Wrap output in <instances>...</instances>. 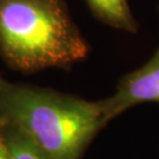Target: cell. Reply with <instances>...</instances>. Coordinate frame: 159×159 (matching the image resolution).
Returning <instances> with one entry per match:
<instances>
[{
    "label": "cell",
    "mask_w": 159,
    "mask_h": 159,
    "mask_svg": "<svg viewBox=\"0 0 159 159\" xmlns=\"http://www.w3.org/2000/svg\"><path fill=\"white\" fill-rule=\"evenodd\" d=\"M0 119L23 130L50 159H83L106 126L98 102L2 77Z\"/></svg>",
    "instance_id": "6da1fadb"
},
{
    "label": "cell",
    "mask_w": 159,
    "mask_h": 159,
    "mask_svg": "<svg viewBox=\"0 0 159 159\" xmlns=\"http://www.w3.org/2000/svg\"><path fill=\"white\" fill-rule=\"evenodd\" d=\"M87 53L60 0H0V57L12 70L33 73L71 67Z\"/></svg>",
    "instance_id": "7a4b0ae2"
},
{
    "label": "cell",
    "mask_w": 159,
    "mask_h": 159,
    "mask_svg": "<svg viewBox=\"0 0 159 159\" xmlns=\"http://www.w3.org/2000/svg\"><path fill=\"white\" fill-rule=\"evenodd\" d=\"M98 102L106 125L133 106L159 104V48L143 66L124 75L111 96Z\"/></svg>",
    "instance_id": "3957f363"
},
{
    "label": "cell",
    "mask_w": 159,
    "mask_h": 159,
    "mask_svg": "<svg viewBox=\"0 0 159 159\" xmlns=\"http://www.w3.org/2000/svg\"><path fill=\"white\" fill-rule=\"evenodd\" d=\"M91 11L102 23L126 32H136L137 24L127 0H86Z\"/></svg>",
    "instance_id": "277c9868"
},
{
    "label": "cell",
    "mask_w": 159,
    "mask_h": 159,
    "mask_svg": "<svg viewBox=\"0 0 159 159\" xmlns=\"http://www.w3.org/2000/svg\"><path fill=\"white\" fill-rule=\"evenodd\" d=\"M1 120V119H0ZM4 123L5 137L11 159H50L18 126Z\"/></svg>",
    "instance_id": "5b68a950"
},
{
    "label": "cell",
    "mask_w": 159,
    "mask_h": 159,
    "mask_svg": "<svg viewBox=\"0 0 159 159\" xmlns=\"http://www.w3.org/2000/svg\"><path fill=\"white\" fill-rule=\"evenodd\" d=\"M0 159H11L10 158V151H8L7 142H6L4 123L1 120H0Z\"/></svg>",
    "instance_id": "8992f818"
},
{
    "label": "cell",
    "mask_w": 159,
    "mask_h": 159,
    "mask_svg": "<svg viewBox=\"0 0 159 159\" xmlns=\"http://www.w3.org/2000/svg\"><path fill=\"white\" fill-rule=\"evenodd\" d=\"M0 78H1V75H0Z\"/></svg>",
    "instance_id": "52a82bcc"
}]
</instances>
